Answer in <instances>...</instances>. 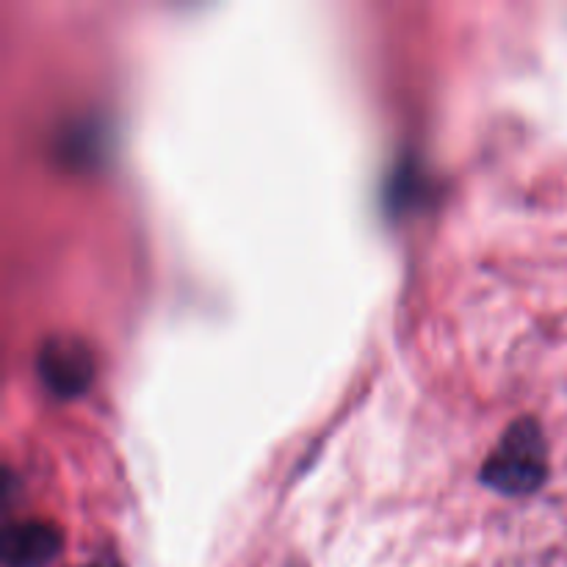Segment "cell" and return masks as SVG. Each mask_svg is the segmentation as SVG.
I'll list each match as a JSON object with an SVG mask.
<instances>
[{
	"label": "cell",
	"instance_id": "3",
	"mask_svg": "<svg viewBox=\"0 0 567 567\" xmlns=\"http://www.w3.org/2000/svg\"><path fill=\"white\" fill-rule=\"evenodd\" d=\"M64 548V535L48 520H17L3 526L0 559L6 567H48Z\"/></svg>",
	"mask_w": 567,
	"mask_h": 567
},
{
	"label": "cell",
	"instance_id": "2",
	"mask_svg": "<svg viewBox=\"0 0 567 567\" xmlns=\"http://www.w3.org/2000/svg\"><path fill=\"white\" fill-rule=\"evenodd\" d=\"M37 374L55 399H78L94 382V354L78 336H50L39 347Z\"/></svg>",
	"mask_w": 567,
	"mask_h": 567
},
{
	"label": "cell",
	"instance_id": "4",
	"mask_svg": "<svg viewBox=\"0 0 567 567\" xmlns=\"http://www.w3.org/2000/svg\"><path fill=\"white\" fill-rule=\"evenodd\" d=\"M78 567H120V563H116L114 554H100V557L89 559V563H83Z\"/></svg>",
	"mask_w": 567,
	"mask_h": 567
},
{
	"label": "cell",
	"instance_id": "1",
	"mask_svg": "<svg viewBox=\"0 0 567 567\" xmlns=\"http://www.w3.org/2000/svg\"><path fill=\"white\" fill-rule=\"evenodd\" d=\"M482 485L502 496H529L548 480V446L535 419H518L504 430L480 471Z\"/></svg>",
	"mask_w": 567,
	"mask_h": 567
}]
</instances>
